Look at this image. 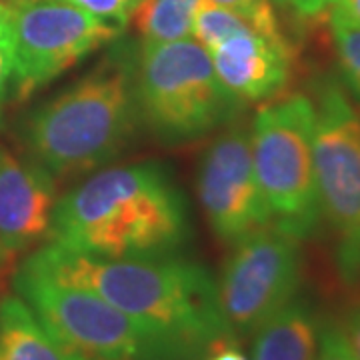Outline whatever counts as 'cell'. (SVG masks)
<instances>
[{
    "instance_id": "16",
    "label": "cell",
    "mask_w": 360,
    "mask_h": 360,
    "mask_svg": "<svg viewBox=\"0 0 360 360\" xmlns=\"http://www.w3.org/2000/svg\"><path fill=\"white\" fill-rule=\"evenodd\" d=\"M246 28H255V25L240 14L205 0L194 16L193 37L208 52L217 44H220L222 40H226L229 37L240 32V30H246Z\"/></svg>"
},
{
    "instance_id": "24",
    "label": "cell",
    "mask_w": 360,
    "mask_h": 360,
    "mask_svg": "<svg viewBox=\"0 0 360 360\" xmlns=\"http://www.w3.org/2000/svg\"><path fill=\"white\" fill-rule=\"evenodd\" d=\"M340 328L347 336L348 345L352 347V350L356 352V356L360 359V302H356L352 309L348 310L347 319H345Z\"/></svg>"
},
{
    "instance_id": "12",
    "label": "cell",
    "mask_w": 360,
    "mask_h": 360,
    "mask_svg": "<svg viewBox=\"0 0 360 360\" xmlns=\"http://www.w3.org/2000/svg\"><path fill=\"white\" fill-rule=\"evenodd\" d=\"M208 56L222 86L240 103L274 98L290 77L288 42H276L257 28L222 40Z\"/></svg>"
},
{
    "instance_id": "2",
    "label": "cell",
    "mask_w": 360,
    "mask_h": 360,
    "mask_svg": "<svg viewBox=\"0 0 360 360\" xmlns=\"http://www.w3.org/2000/svg\"><path fill=\"white\" fill-rule=\"evenodd\" d=\"M188 236V210L156 162L94 170L56 200L49 243L96 257L172 255Z\"/></svg>"
},
{
    "instance_id": "5",
    "label": "cell",
    "mask_w": 360,
    "mask_h": 360,
    "mask_svg": "<svg viewBox=\"0 0 360 360\" xmlns=\"http://www.w3.org/2000/svg\"><path fill=\"white\" fill-rule=\"evenodd\" d=\"M258 184L272 224L304 240L319 226L321 202L314 172V103L290 94L264 104L250 124Z\"/></svg>"
},
{
    "instance_id": "7",
    "label": "cell",
    "mask_w": 360,
    "mask_h": 360,
    "mask_svg": "<svg viewBox=\"0 0 360 360\" xmlns=\"http://www.w3.org/2000/svg\"><path fill=\"white\" fill-rule=\"evenodd\" d=\"M314 103V172L321 214L336 236L347 283L360 281V112L335 78L322 80Z\"/></svg>"
},
{
    "instance_id": "14",
    "label": "cell",
    "mask_w": 360,
    "mask_h": 360,
    "mask_svg": "<svg viewBox=\"0 0 360 360\" xmlns=\"http://www.w3.org/2000/svg\"><path fill=\"white\" fill-rule=\"evenodd\" d=\"M0 360H86L42 326L20 296L0 302Z\"/></svg>"
},
{
    "instance_id": "1",
    "label": "cell",
    "mask_w": 360,
    "mask_h": 360,
    "mask_svg": "<svg viewBox=\"0 0 360 360\" xmlns=\"http://www.w3.org/2000/svg\"><path fill=\"white\" fill-rule=\"evenodd\" d=\"M26 262L89 288L124 312L155 342L162 360L193 359L232 336L220 309L219 284L191 260L172 255L96 257L49 243Z\"/></svg>"
},
{
    "instance_id": "11",
    "label": "cell",
    "mask_w": 360,
    "mask_h": 360,
    "mask_svg": "<svg viewBox=\"0 0 360 360\" xmlns=\"http://www.w3.org/2000/svg\"><path fill=\"white\" fill-rule=\"evenodd\" d=\"M54 176L0 144V262L49 236L56 205Z\"/></svg>"
},
{
    "instance_id": "10",
    "label": "cell",
    "mask_w": 360,
    "mask_h": 360,
    "mask_svg": "<svg viewBox=\"0 0 360 360\" xmlns=\"http://www.w3.org/2000/svg\"><path fill=\"white\" fill-rule=\"evenodd\" d=\"M198 198L210 229L234 245L272 222L252 162L250 129L234 124L206 148L198 170Z\"/></svg>"
},
{
    "instance_id": "26",
    "label": "cell",
    "mask_w": 360,
    "mask_h": 360,
    "mask_svg": "<svg viewBox=\"0 0 360 360\" xmlns=\"http://www.w3.org/2000/svg\"><path fill=\"white\" fill-rule=\"evenodd\" d=\"M8 18H11V6L0 0V28L8 25Z\"/></svg>"
},
{
    "instance_id": "17",
    "label": "cell",
    "mask_w": 360,
    "mask_h": 360,
    "mask_svg": "<svg viewBox=\"0 0 360 360\" xmlns=\"http://www.w3.org/2000/svg\"><path fill=\"white\" fill-rule=\"evenodd\" d=\"M342 86L360 104V26L330 25Z\"/></svg>"
},
{
    "instance_id": "15",
    "label": "cell",
    "mask_w": 360,
    "mask_h": 360,
    "mask_svg": "<svg viewBox=\"0 0 360 360\" xmlns=\"http://www.w3.org/2000/svg\"><path fill=\"white\" fill-rule=\"evenodd\" d=\"M202 2L205 0H141L129 20L142 44L191 39L194 16Z\"/></svg>"
},
{
    "instance_id": "8",
    "label": "cell",
    "mask_w": 360,
    "mask_h": 360,
    "mask_svg": "<svg viewBox=\"0 0 360 360\" xmlns=\"http://www.w3.org/2000/svg\"><path fill=\"white\" fill-rule=\"evenodd\" d=\"M6 4L14 42L11 90L16 101L30 98L124 30L60 0H8Z\"/></svg>"
},
{
    "instance_id": "19",
    "label": "cell",
    "mask_w": 360,
    "mask_h": 360,
    "mask_svg": "<svg viewBox=\"0 0 360 360\" xmlns=\"http://www.w3.org/2000/svg\"><path fill=\"white\" fill-rule=\"evenodd\" d=\"M60 2H68V4L78 6L86 13L98 16V18L127 26L130 13L136 8V4L141 0H60Z\"/></svg>"
},
{
    "instance_id": "6",
    "label": "cell",
    "mask_w": 360,
    "mask_h": 360,
    "mask_svg": "<svg viewBox=\"0 0 360 360\" xmlns=\"http://www.w3.org/2000/svg\"><path fill=\"white\" fill-rule=\"evenodd\" d=\"M13 286L42 326L82 359L162 360L136 322L84 286L58 281L26 260Z\"/></svg>"
},
{
    "instance_id": "22",
    "label": "cell",
    "mask_w": 360,
    "mask_h": 360,
    "mask_svg": "<svg viewBox=\"0 0 360 360\" xmlns=\"http://www.w3.org/2000/svg\"><path fill=\"white\" fill-rule=\"evenodd\" d=\"M276 4H281L284 8L292 11L298 16H304V18H312V16H319L324 11L333 8L336 0H272Z\"/></svg>"
},
{
    "instance_id": "20",
    "label": "cell",
    "mask_w": 360,
    "mask_h": 360,
    "mask_svg": "<svg viewBox=\"0 0 360 360\" xmlns=\"http://www.w3.org/2000/svg\"><path fill=\"white\" fill-rule=\"evenodd\" d=\"M316 360H360L352 347L348 345L347 336L338 324H324L319 328V350Z\"/></svg>"
},
{
    "instance_id": "21",
    "label": "cell",
    "mask_w": 360,
    "mask_h": 360,
    "mask_svg": "<svg viewBox=\"0 0 360 360\" xmlns=\"http://www.w3.org/2000/svg\"><path fill=\"white\" fill-rule=\"evenodd\" d=\"M13 65H14V42L11 32V22L0 28V115L2 106L6 101V94L11 90L13 80Z\"/></svg>"
},
{
    "instance_id": "23",
    "label": "cell",
    "mask_w": 360,
    "mask_h": 360,
    "mask_svg": "<svg viewBox=\"0 0 360 360\" xmlns=\"http://www.w3.org/2000/svg\"><path fill=\"white\" fill-rule=\"evenodd\" d=\"M330 25L360 26V0H336L330 8Z\"/></svg>"
},
{
    "instance_id": "4",
    "label": "cell",
    "mask_w": 360,
    "mask_h": 360,
    "mask_svg": "<svg viewBox=\"0 0 360 360\" xmlns=\"http://www.w3.org/2000/svg\"><path fill=\"white\" fill-rule=\"evenodd\" d=\"M136 106L144 124L167 142L200 139L243 110L194 39L142 44L136 56Z\"/></svg>"
},
{
    "instance_id": "18",
    "label": "cell",
    "mask_w": 360,
    "mask_h": 360,
    "mask_svg": "<svg viewBox=\"0 0 360 360\" xmlns=\"http://www.w3.org/2000/svg\"><path fill=\"white\" fill-rule=\"evenodd\" d=\"M208 2L245 16L246 20H250L258 32H262L264 37L276 40V42H286L281 32V26H278V18L272 8V0H208Z\"/></svg>"
},
{
    "instance_id": "25",
    "label": "cell",
    "mask_w": 360,
    "mask_h": 360,
    "mask_svg": "<svg viewBox=\"0 0 360 360\" xmlns=\"http://www.w3.org/2000/svg\"><path fill=\"white\" fill-rule=\"evenodd\" d=\"M208 360H248V359H246L240 350H236V348H232V347H222V345H220V347H217V352H214V354H212Z\"/></svg>"
},
{
    "instance_id": "3",
    "label": "cell",
    "mask_w": 360,
    "mask_h": 360,
    "mask_svg": "<svg viewBox=\"0 0 360 360\" xmlns=\"http://www.w3.org/2000/svg\"><path fill=\"white\" fill-rule=\"evenodd\" d=\"M136 58L116 46L89 75L30 110L20 139L32 162L52 176L89 174L120 155L139 122Z\"/></svg>"
},
{
    "instance_id": "9",
    "label": "cell",
    "mask_w": 360,
    "mask_h": 360,
    "mask_svg": "<svg viewBox=\"0 0 360 360\" xmlns=\"http://www.w3.org/2000/svg\"><path fill=\"white\" fill-rule=\"evenodd\" d=\"M298 243L270 222L232 245L219 283L220 309L232 333L252 335L295 298L300 284Z\"/></svg>"
},
{
    "instance_id": "13",
    "label": "cell",
    "mask_w": 360,
    "mask_h": 360,
    "mask_svg": "<svg viewBox=\"0 0 360 360\" xmlns=\"http://www.w3.org/2000/svg\"><path fill=\"white\" fill-rule=\"evenodd\" d=\"M319 326L310 310L290 300L255 330L252 360H316Z\"/></svg>"
}]
</instances>
